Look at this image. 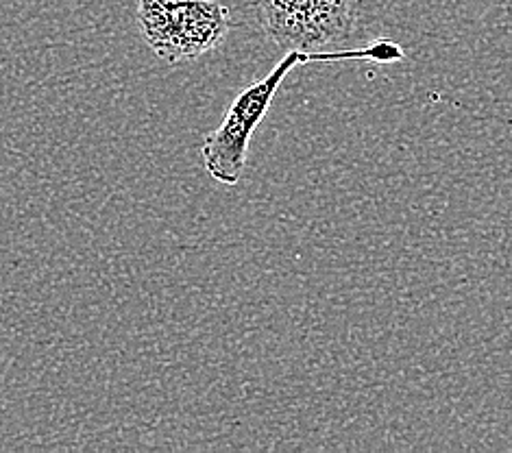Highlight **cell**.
I'll use <instances>...</instances> for the list:
<instances>
[{
  "mask_svg": "<svg viewBox=\"0 0 512 453\" xmlns=\"http://www.w3.org/2000/svg\"><path fill=\"white\" fill-rule=\"evenodd\" d=\"M323 3L340 22L345 24V27L356 31L360 11H362V0H323Z\"/></svg>",
  "mask_w": 512,
  "mask_h": 453,
  "instance_id": "obj_4",
  "label": "cell"
},
{
  "mask_svg": "<svg viewBox=\"0 0 512 453\" xmlns=\"http://www.w3.org/2000/svg\"><path fill=\"white\" fill-rule=\"evenodd\" d=\"M138 22L151 51L173 66L214 51L231 27L218 0H138Z\"/></svg>",
  "mask_w": 512,
  "mask_h": 453,
  "instance_id": "obj_2",
  "label": "cell"
},
{
  "mask_svg": "<svg viewBox=\"0 0 512 453\" xmlns=\"http://www.w3.org/2000/svg\"><path fill=\"white\" fill-rule=\"evenodd\" d=\"M264 35L284 51L314 53L353 33L323 0H255Z\"/></svg>",
  "mask_w": 512,
  "mask_h": 453,
  "instance_id": "obj_3",
  "label": "cell"
},
{
  "mask_svg": "<svg viewBox=\"0 0 512 453\" xmlns=\"http://www.w3.org/2000/svg\"><path fill=\"white\" fill-rule=\"evenodd\" d=\"M404 48L390 40H377L369 46L353 48V51L336 53H306V51H288V55L268 72L266 77L253 81L249 88L242 90L236 101L229 105L221 125L203 140L201 157L207 175L225 186H236L247 166V151L255 129L271 109L277 90L282 88L284 79L299 64H332V61H375V64H393L404 59Z\"/></svg>",
  "mask_w": 512,
  "mask_h": 453,
  "instance_id": "obj_1",
  "label": "cell"
}]
</instances>
